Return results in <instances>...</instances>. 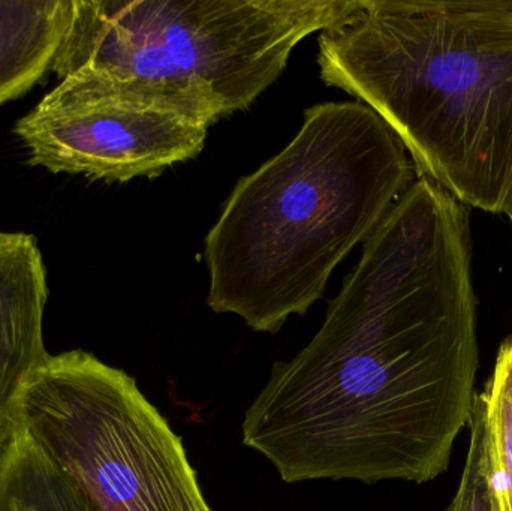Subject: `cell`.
Returning a JSON list of instances; mask_svg holds the SVG:
<instances>
[{
	"mask_svg": "<svg viewBox=\"0 0 512 511\" xmlns=\"http://www.w3.org/2000/svg\"><path fill=\"white\" fill-rule=\"evenodd\" d=\"M477 296L466 206L426 177L364 242L321 329L274 363L243 444L285 483H426L474 405Z\"/></svg>",
	"mask_w": 512,
	"mask_h": 511,
	"instance_id": "obj_1",
	"label": "cell"
},
{
	"mask_svg": "<svg viewBox=\"0 0 512 511\" xmlns=\"http://www.w3.org/2000/svg\"><path fill=\"white\" fill-rule=\"evenodd\" d=\"M327 86L372 108L420 177L512 215V0H361L319 35Z\"/></svg>",
	"mask_w": 512,
	"mask_h": 511,
	"instance_id": "obj_2",
	"label": "cell"
},
{
	"mask_svg": "<svg viewBox=\"0 0 512 511\" xmlns=\"http://www.w3.org/2000/svg\"><path fill=\"white\" fill-rule=\"evenodd\" d=\"M412 185L405 147L361 102L304 111L294 140L242 177L206 237L207 303L276 333Z\"/></svg>",
	"mask_w": 512,
	"mask_h": 511,
	"instance_id": "obj_3",
	"label": "cell"
},
{
	"mask_svg": "<svg viewBox=\"0 0 512 511\" xmlns=\"http://www.w3.org/2000/svg\"><path fill=\"white\" fill-rule=\"evenodd\" d=\"M361 0H74L50 71L167 98L210 125L246 110L307 36Z\"/></svg>",
	"mask_w": 512,
	"mask_h": 511,
	"instance_id": "obj_4",
	"label": "cell"
},
{
	"mask_svg": "<svg viewBox=\"0 0 512 511\" xmlns=\"http://www.w3.org/2000/svg\"><path fill=\"white\" fill-rule=\"evenodd\" d=\"M20 426L93 511H212L182 440L137 381L87 351L45 359Z\"/></svg>",
	"mask_w": 512,
	"mask_h": 511,
	"instance_id": "obj_5",
	"label": "cell"
},
{
	"mask_svg": "<svg viewBox=\"0 0 512 511\" xmlns=\"http://www.w3.org/2000/svg\"><path fill=\"white\" fill-rule=\"evenodd\" d=\"M210 126L170 99L71 75L18 120L15 134L35 167L129 182L200 155Z\"/></svg>",
	"mask_w": 512,
	"mask_h": 511,
	"instance_id": "obj_6",
	"label": "cell"
},
{
	"mask_svg": "<svg viewBox=\"0 0 512 511\" xmlns=\"http://www.w3.org/2000/svg\"><path fill=\"white\" fill-rule=\"evenodd\" d=\"M47 272L35 237L0 233V452L20 428L24 392L50 354Z\"/></svg>",
	"mask_w": 512,
	"mask_h": 511,
	"instance_id": "obj_7",
	"label": "cell"
},
{
	"mask_svg": "<svg viewBox=\"0 0 512 511\" xmlns=\"http://www.w3.org/2000/svg\"><path fill=\"white\" fill-rule=\"evenodd\" d=\"M74 15V0L0 2V107L50 71Z\"/></svg>",
	"mask_w": 512,
	"mask_h": 511,
	"instance_id": "obj_8",
	"label": "cell"
},
{
	"mask_svg": "<svg viewBox=\"0 0 512 511\" xmlns=\"http://www.w3.org/2000/svg\"><path fill=\"white\" fill-rule=\"evenodd\" d=\"M469 425L471 447L451 511H504L496 480L484 393L475 395Z\"/></svg>",
	"mask_w": 512,
	"mask_h": 511,
	"instance_id": "obj_9",
	"label": "cell"
},
{
	"mask_svg": "<svg viewBox=\"0 0 512 511\" xmlns=\"http://www.w3.org/2000/svg\"><path fill=\"white\" fill-rule=\"evenodd\" d=\"M484 396L502 509L512 511V341L499 351Z\"/></svg>",
	"mask_w": 512,
	"mask_h": 511,
	"instance_id": "obj_10",
	"label": "cell"
},
{
	"mask_svg": "<svg viewBox=\"0 0 512 511\" xmlns=\"http://www.w3.org/2000/svg\"><path fill=\"white\" fill-rule=\"evenodd\" d=\"M510 221H511V224H512V215L510 216Z\"/></svg>",
	"mask_w": 512,
	"mask_h": 511,
	"instance_id": "obj_11",
	"label": "cell"
}]
</instances>
